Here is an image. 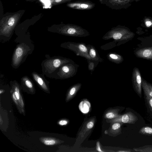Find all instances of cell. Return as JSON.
<instances>
[{
    "label": "cell",
    "mask_w": 152,
    "mask_h": 152,
    "mask_svg": "<svg viewBox=\"0 0 152 152\" xmlns=\"http://www.w3.org/2000/svg\"><path fill=\"white\" fill-rule=\"evenodd\" d=\"M132 81L133 88L139 96L142 97V80L138 68H135L132 73Z\"/></svg>",
    "instance_id": "6"
},
{
    "label": "cell",
    "mask_w": 152,
    "mask_h": 152,
    "mask_svg": "<svg viewBox=\"0 0 152 152\" xmlns=\"http://www.w3.org/2000/svg\"><path fill=\"white\" fill-rule=\"evenodd\" d=\"M3 90H1L0 91V94H1L2 92H3Z\"/></svg>",
    "instance_id": "31"
},
{
    "label": "cell",
    "mask_w": 152,
    "mask_h": 152,
    "mask_svg": "<svg viewBox=\"0 0 152 152\" xmlns=\"http://www.w3.org/2000/svg\"><path fill=\"white\" fill-rule=\"evenodd\" d=\"M111 123L112 124L110 131V132L114 135H118L121 134V126L123 123L119 122Z\"/></svg>",
    "instance_id": "12"
},
{
    "label": "cell",
    "mask_w": 152,
    "mask_h": 152,
    "mask_svg": "<svg viewBox=\"0 0 152 152\" xmlns=\"http://www.w3.org/2000/svg\"><path fill=\"white\" fill-rule=\"evenodd\" d=\"M15 23V20L14 17H11L8 19L7 24L9 26L12 27L14 25Z\"/></svg>",
    "instance_id": "24"
},
{
    "label": "cell",
    "mask_w": 152,
    "mask_h": 152,
    "mask_svg": "<svg viewBox=\"0 0 152 152\" xmlns=\"http://www.w3.org/2000/svg\"><path fill=\"white\" fill-rule=\"evenodd\" d=\"M87 46L89 55L91 60L98 61L99 62L102 61L94 47L90 45H87Z\"/></svg>",
    "instance_id": "9"
},
{
    "label": "cell",
    "mask_w": 152,
    "mask_h": 152,
    "mask_svg": "<svg viewBox=\"0 0 152 152\" xmlns=\"http://www.w3.org/2000/svg\"><path fill=\"white\" fill-rule=\"evenodd\" d=\"M81 84L80 83L76 84L72 86L69 91L66 97V100L69 101L73 98L80 89Z\"/></svg>",
    "instance_id": "11"
},
{
    "label": "cell",
    "mask_w": 152,
    "mask_h": 152,
    "mask_svg": "<svg viewBox=\"0 0 152 152\" xmlns=\"http://www.w3.org/2000/svg\"><path fill=\"white\" fill-rule=\"evenodd\" d=\"M23 51L21 47H18L16 50L15 52V60L18 58L17 61H18V60L21 58L22 56L23 55ZM17 62V61H16Z\"/></svg>",
    "instance_id": "21"
},
{
    "label": "cell",
    "mask_w": 152,
    "mask_h": 152,
    "mask_svg": "<svg viewBox=\"0 0 152 152\" xmlns=\"http://www.w3.org/2000/svg\"><path fill=\"white\" fill-rule=\"evenodd\" d=\"M145 26L147 28L152 27V19L149 17H146L143 19Z\"/></svg>",
    "instance_id": "22"
},
{
    "label": "cell",
    "mask_w": 152,
    "mask_h": 152,
    "mask_svg": "<svg viewBox=\"0 0 152 152\" xmlns=\"http://www.w3.org/2000/svg\"><path fill=\"white\" fill-rule=\"evenodd\" d=\"M130 33L124 27L118 25L112 28L103 36L104 39L112 38L115 40H118Z\"/></svg>",
    "instance_id": "2"
},
{
    "label": "cell",
    "mask_w": 152,
    "mask_h": 152,
    "mask_svg": "<svg viewBox=\"0 0 152 152\" xmlns=\"http://www.w3.org/2000/svg\"><path fill=\"white\" fill-rule=\"evenodd\" d=\"M107 58L110 61L115 63H120L123 61V58L121 56L116 53H110L107 56Z\"/></svg>",
    "instance_id": "15"
},
{
    "label": "cell",
    "mask_w": 152,
    "mask_h": 152,
    "mask_svg": "<svg viewBox=\"0 0 152 152\" xmlns=\"http://www.w3.org/2000/svg\"><path fill=\"white\" fill-rule=\"evenodd\" d=\"M96 150L98 151L103 152L100 148V147L99 141H97L96 143Z\"/></svg>",
    "instance_id": "29"
},
{
    "label": "cell",
    "mask_w": 152,
    "mask_h": 152,
    "mask_svg": "<svg viewBox=\"0 0 152 152\" xmlns=\"http://www.w3.org/2000/svg\"><path fill=\"white\" fill-rule=\"evenodd\" d=\"M91 107L90 102L86 100H84L82 101L79 105V108L80 110L83 113L86 114L89 111Z\"/></svg>",
    "instance_id": "14"
},
{
    "label": "cell",
    "mask_w": 152,
    "mask_h": 152,
    "mask_svg": "<svg viewBox=\"0 0 152 152\" xmlns=\"http://www.w3.org/2000/svg\"><path fill=\"white\" fill-rule=\"evenodd\" d=\"M133 150L139 152H152V145H145L138 148H134Z\"/></svg>",
    "instance_id": "18"
},
{
    "label": "cell",
    "mask_w": 152,
    "mask_h": 152,
    "mask_svg": "<svg viewBox=\"0 0 152 152\" xmlns=\"http://www.w3.org/2000/svg\"><path fill=\"white\" fill-rule=\"evenodd\" d=\"M43 143L46 145H53L56 144V141L53 139L46 138L43 140Z\"/></svg>",
    "instance_id": "23"
},
{
    "label": "cell",
    "mask_w": 152,
    "mask_h": 152,
    "mask_svg": "<svg viewBox=\"0 0 152 152\" xmlns=\"http://www.w3.org/2000/svg\"><path fill=\"white\" fill-rule=\"evenodd\" d=\"M77 66L78 65L73 61L70 62L68 64L63 66L61 69V72L65 77H72L76 74Z\"/></svg>",
    "instance_id": "7"
},
{
    "label": "cell",
    "mask_w": 152,
    "mask_h": 152,
    "mask_svg": "<svg viewBox=\"0 0 152 152\" xmlns=\"http://www.w3.org/2000/svg\"><path fill=\"white\" fill-rule=\"evenodd\" d=\"M123 1H127V2H129V1L130 0H123ZM135 0V1H139V0Z\"/></svg>",
    "instance_id": "30"
},
{
    "label": "cell",
    "mask_w": 152,
    "mask_h": 152,
    "mask_svg": "<svg viewBox=\"0 0 152 152\" xmlns=\"http://www.w3.org/2000/svg\"><path fill=\"white\" fill-rule=\"evenodd\" d=\"M95 121L94 118H92L86 122L84 126L79 132L78 137L80 136L82 138L83 137L86 133L91 130L94 126Z\"/></svg>",
    "instance_id": "8"
},
{
    "label": "cell",
    "mask_w": 152,
    "mask_h": 152,
    "mask_svg": "<svg viewBox=\"0 0 152 152\" xmlns=\"http://www.w3.org/2000/svg\"><path fill=\"white\" fill-rule=\"evenodd\" d=\"M142 87L143 91L146 92L152 98V85L142 79Z\"/></svg>",
    "instance_id": "16"
},
{
    "label": "cell",
    "mask_w": 152,
    "mask_h": 152,
    "mask_svg": "<svg viewBox=\"0 0 152 152\" xmlns=\"http://www.w3.org/2000/svg\"><path fill=\"white\" fill-rule=\"evenodd\" d=\"M68 44V48L74 51L77 56L85 57L87 60H91L88 54L87 45L85 44L69 42Z\"/></svg>",
    "instance_id": "3"
},
{
    "label": "cell",
    "mask_w": 152,
    "mask_h": 152,
    "mask_svg": "<svg viewBox=\"0 0 152 152\" xmlns=\"http://www.w3.org/2000/svg\"><path fill=\"white\" fill-rule=\"evenodd\" d=\"M61 32L64 34L76 37H84L89 35V32L81 26L75 24H68L62 26Z\"/></svg>",
    "instance_id": "1"
},
{
    "label": "cell",
    "mask_w": 152,
    "mask_h": 152,
    "mask_svg": "<svg viewBox=\"0 0 152 152\" xmlns=\"http://www.w3.org/2000/svg\"><path fill=\"white\" fill-rule=\"evenodd\" d=\"M66 5L69 8L75 10H89L94 8L95 4L89 1L81 0L70 2Z\"/></svg>",
    "instance_id": "4"
},
{
    "label": "cell",
    "mask_w": 152,
    "mask_h": 152,
    "mask_svg": "<svg viewBox=\"0 0 152 152\" xmlns=\"http://www.w3.org/2000/svg\"><path fill=\"white\" fill-rule=\"evenodd\" d=\"M87 60L88 61H89V62H88V67L89 69L91 71L93 70L95 66H96V65H95L94 62V60H91V62L90 61V60Z\"/></svg>",
    "instance_id": "25"
},
{
    "label": "cell",
    "mask_w": 152,
    "mask_h": 152,
    "mask_svg": "<svg viewBox=\"0 0 152 152\" xmlns=\"http://www.w3.org/2000/svg\"><path fill=\"white\" fill-rule=\"evenodd\" d=\"M118 109H110L107 110L105 113L104 117L106 119H113L118 117L120 115L118 113Z\"/></svg>",
    "instance_id": "13"
},
{
    "label": "cell",
    "mask_w": 152,
    "mask_h": 152,
    "mask_svg": "<svg viewBox=\"0 0 152 152\" xmlns=\"http://www.w3.org/2000/svg\"><path fill=\"white\" fill-rule=\"evenodd\" d=\"M72 0H54L56 3H62L66 2H69Z\"/></svg>",
    "instance_id": "27"
},
{
    "label": "cell",
    "mask_w": 152,
    "mask_h": 152,
    "mask_svg": "<svg viewBox=\"0 0 152 152\" xmlns=\"http://www.w3.org/2000/svg\"><path fill=\"white\" fill-rule=\"evenodd\" d=\"M138 120L137 116L133 113L129 111L123 115H120L115 118L109 119L108 121L111 123L119 122L123 124H134Z\"/></svg>",
    "instance_id": "5"
},
{
    "label": "cell",
    "mask_w": 152,
    "mask_h": 152,
    "mask_svg": "<svg viewBox=\"0 0 152 152\" xmlns=\"http://www.w3.org/2000/svg\"><path fill=\"white\" fill-rule=\"evenodd\" d=\"M143 91L145 99L152 114V98L146 92Z\"/></svg>",
    "instance_id": "20"
},
{
    "label": "cell",
    "mask_w": 152,
    "mask_h": 152,
    "mask_svg": "<svg viewBox=\"0 0 152 152\" xmlns=\"http://www.w3.org/2000/svg\"><path fill=\"white\" fill-rule=\"evenodd\" d=\"M25 83L26 85L28 88H33V85L31 82L27 78L25 80Z\"/></svg>",
    "instance_id": "26"
},
{
    "label": "cell",
    "mask_w": 152,
    "mask_h": 152,
    "mask_svg": "<svg viewBox=\"0 0 152 152\" xmlns=\"http://www.w3.org/2000/svg\"><path fill=\"white\" fill-rule=\"evenodd\" d=\"M137 55L140 57L145 58H152V48H148L141 49L136 53Z\"/></svg>",
    "instance_id": "10"
},
{
    "label": "cell",
    "mask_w": 152,
    "mask_h": 152,
    "mask_svg": "<svg viewBox=\"0 0 152 152\" xmlns=\"http://www.w3.org/2000/svg\"><path fill=\"white\" fill-rule=\"evenodd\" d=\"M33 76L35 80L42 88L45 89H47L44 81L42 78L36 74H33Z\"/></svg>",
    "instance_id": "19"
},
{
    "label": "cell",
    "mask_w": 152,
    "mask_h": 152,
    "mask_svg": "<svg viewBox=\"0 0 152 152\" xmlns=\"http://www.w3.org/2000/svg\"><path fill=\"white\" fill-rule=\"evenodd\" d=\"M68 123V121L65 120H62L59 121L58 122V124L61 126H64L66 125Z\"/></svg>",
    "instance_id": "28"
},
{
    "label": "cell",
    "mask_w": 152,
    "mask_h": 152,
    "mask_svg": "<svg viewBox=\"0 0 152 152\" xmlns=\"http://www.w3.org/2000/svg\"><path fill=\"white\" fill-rule=\"evenodd\" d=\"M139 133L142 134L152 136V128L148 126L143 127L140 129Z\"/></svg>",
    "instance_id": "17"
}]
</instances>
